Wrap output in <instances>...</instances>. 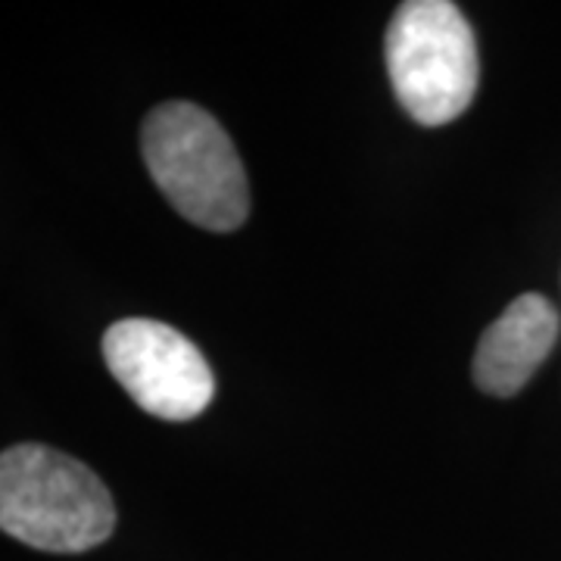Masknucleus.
<instances>
[{"label":"nucleus","mask_w":561,"mask_h":561,"mask_svg":"<svg viewBox=\"0 0 561 561\" xmlns=\"http://www.w3.org/2000/svg\"><path fill=\"white\" fill-rule=\"evenodd\" d=\"M387 76L402 110L421 125L459 119L478 94V44L449 0L400 3L383 38Z\"/></svg>","instance_id":"obj_3"},{"label":"nucleus","mask_w":561,"mask_h":561,"mask_svg":"<svg viewBox=\"0 0 561 561\" xmlns=\"http://www.w3.org/2000/svg\"><path fill=\"white\" fill-rule=\"evenodd\" d=\"M116 505L84 461L44 443L0 453V530L41 552H88L110 540Z\"/></svg>","instance_id":"obj_1"},{"label":"nucleus","mask_w":561,"mask_h":561,"mask_svg":"<svg viewBox=\"0 0 561 561\" xmlns=\"http://www.w3.org/2000/svg\"><path fill=\"white\" fill-rule=\"evenodd\" d=\"M103 359L122 390L153 419H197L216 393L201 350L162 321H116L103 334Z\"/></svg>","instance_id":"obj_4"},{"label":"nucleus","mask_w":561,"mask_h":561,"mask_svg":"<svg viewBox=\"0 0 561 561\" xmlns=\"http://www.w3.org/2000/svg\"><path fill=\"white\" fill-rule=\"evenodd\" d=\"M150 179L181 216L206 231H234L247 221V172L219 122L194 103L157 106L140 128Z\"/></svg>","instance_id":"obj_2"},{"label":"nucleus","mask_w":561,"mask_h":561,"mask_svg":"<svg viewBox=\"0 0 561 561\" xmlns=\"http://www.w3.org/2000/svg\"><path fill=\"white\" fill-rule=\"evenodd\" d=\"M559 341V312L540 294H524L483 331L474 381L490 397H515Z\"/></svg>","instance_id":"obj_5"}]
</instances>
